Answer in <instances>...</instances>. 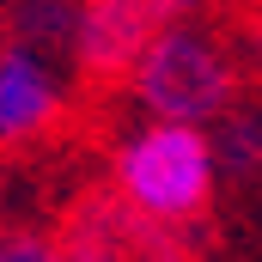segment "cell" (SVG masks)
Instances as JSON below:
<instances>
[{"instance_id": "277c9868", "label": "cell", "mask_w": 262, "mask_h": 262, "mask_svg": "<svg viewBox=\"0 0 262 262\" xmlns=\"http://www.w3.org/2000/svg\"><path fill=\"white\" fill-rule=\"evenodd\" d=\"M152 0H79L73 6V37H67V67L85 85H128V73L159 37Z\"/></svg>"}, {"instance_id": "3957f363", "label": "cell", "mask_w": 262, "mask_h": 262, "mask_svg": "<svg viewBox=\"0 0 262 262\" xmlns=\"http://www.w3.org/2000/svg\"><path fill=\"white\" fill-rule=\"evenodd\" d=\"M49 232L61 238V250L73 262H195V238L189 232L140 213L110 183L73 189Z\"/></svg>"}, {"instance_id": "6da1fadb", "label": "cell", "mask_w": 262, "mask_h": 262, "mask_svg": "<svg viewBox=\"0 0 262 262\" xmlns=\"http://www.w3.org/2000/svg\"><path fill=\"white\" fill-rule=\"evenodd\" d=\"M104 183L116 195H128L140 213H152V220H165L177 232H195L213 213V201H220L213 134L189 128V122H152V116H140L134 128L116 134Z\"/></svg>"}, {"instance_id": "5b68a950", "label": "cell", "mask_w": 262, "mask_h": 262, "mask_svg": "<svg viewBox=\"0 0 262 262\" xmlns=\"http://www.w3.org/2000/svg\"><path fill=\"white\" fill-rule=\"evenodd\" d=\"M67 116V79L55 55L0 37V152L31 146Z\"/></svg>"}, {"instance_id": "7a4b0ae2", "label": "cell", "mask_w": 262, "mask_h": 262, "mask_svg": "<svg viewBox=\"0 0 262 262\" xmlns=\"http://www.w3.org/2000/svg\"><path fill=\"white\" fill-rule=\"evenodd\" d=\"M244 73L238 61L207 25L183 18V25H159L152 49L140 55V67L128 73L134 110L152 122H189V128H213L220 116H232L244 104Z\"/></svg>"}, {"instance_id": "8992f818", "label": "cell", "mask_w": 262, "mask_h": 262, "mask_svg": "<svg viewBox=\"0 0 262 262\" xmlns=\"http://www.w3.org/2000/svg\"><path fill=\"white\" fill-rule=\"evenodd\" d=\"M73 6H79V0H6V12H0V37H12V43H31V49H43V55H61V61H67Z\"/></svg>"}, {"instance_id": "9c48e42d", "label": "cell", "mask_w": 262, "mask_h": 262, "mask_svg": "<svg viewBox=\"0 0 262 262\" xmlns=\"http://www.w3.org/2000/svg\"><path fill=\"white\" fill-rule=\"evenodd\" d=\"M213 0H152V12L165 18V25H183V18H201Z\"/></svg>"}, {"instance_id": "ba28073f", "label": "cell", "mask_w": 262, "mask_h": 262, "mask_svg": "<svg viewBox=\"0 0 262 262\" xmlns=\"http://www.w3.org/2000/svg\"><path fill=\"white\" fill-rule=\"evenodd\" d=\"M0 262H73L55 232L37 226H0Z\"/></svg>"}, {"instance_id": "52a82bcc", "label": "cell", "mask_w": 262, "mask_h": 262, "mask_svg": "<svg viewBox=\"0 0 262 262\" xmlns=\"http://www.w3.org/2000/svg\"><path fill=\"white\" fill-rule=\"evenodd\" d=\"M207 134H213V152H220V177L262 183V110L238 104L232 116H220Z\"/></svg>"}, {"instance_id": "30bf717a", "label": "cell", "mask_w": 262, "mask_h": 262, "mask_svg": "<svg viewBox=\"0 0 262 262\" xmlns=\"http://www.w3.org/2000/svg\"><path fill=\"white\" fill-rule=\"evenodd\" d=\"M244 67H250V73L262 79V12L250 18V37H244Z\"/></svg>"}]
</instances>
